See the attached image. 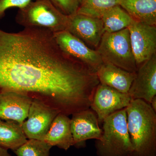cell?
Here are the masks:
<instances>
[{
    "instance_id": "obj_1",
    "label": "cell",
    "mask_w": 156,
    "mask_h": 156,
    "mask_svg": "<svg viewBox=\"0 0 156 156\" xmlns=\"http://www.w3.org/2000/svg\"><path fill=\"white\" fill-rule=\"evenodd\" d=\"M97 74L60 49L47 29H0V93L18 92L66 115L89 108Z\"/></svg>"
},
{
    "instance_id": "obj_2",
    "label": "cell",
    "mask_w": 156,
    "mask_h": 156,
    "mask_svg": "<svg viewBox=\"0 0 156 156\" xmlns=\"http://www.w3.org/2000/svg\"><path fill=\"white\" fill-rule=\"evenodd\" d=\"M131 156H156V112L142 99H131L126 108Z\"/></svg>"
},
{
    "instance_id": "obj_3",
    "label": "cell",
    "mask_w": 156,
    "mask_h": 156,
    "mask_svg": "<svg viewBox=\"0 0 156 156\" xmlns=\"http://www.w3.org/2000/svg\"><path fill=\"white\" fill-rule=\"evenodd\" d=\"M102 124V134L96 140L98 156H131L133 152L127 127L126 108L114 113Z\"/></svg>"
},
{
    "instance_id": "obj_4",
    "label": "cell",
    "mask_w": 156,
    "mask_h": 156,
    "mask_svg": "<svg viewBox=\"0 0 156 156\" xmlns=\"http://www.w3.org/2000/svg\"><path fill=\"white\" fill-rule=\"evenodd\" d=\"M15 21L24 28L41 27L55 33L66 30L68 16L58 11L49 0H34L18 10Z\"/></svg>"
},
{
    "instance_id": "obj_5",
    "label": "cell",
    "mask_w": 156,
    "mask_h": 156,
    "mask_svg": "<svg viewBox=\"0 0 156 156\" xmlns=\"http://www.w3.org/2000/svg\"><path fill=\"white\" fill-rule=\"evenodd\" d=\"M103 63L136 73L137 66L131 48L128 28L117 32H105L96 50Z\"/></svg>"
},
{
    "instance_id": "obj_6",
    "label": "cell",
    "mask_w": 156,
    "mask_h": 156,
    "mask_svg": "<svg viewBox=\"0 0 156 156\" xmlns=\"http://www.w3.org/2000/svg\"><path fill=\"white\" fill-rule=\"evenodd\" d=\"M53 34L58 46L65 53L89 69L97 72L103 62L96 50L89 48L68 31H61Z\"/></svg>"
},
{
    "instance_id": "obj_7",
    "label": "cell",
    "mask_w": 156,
    "mask_h": 156,
    "mask_svg": "<svg viewBox=\"0 0 156 156\" xmlns=\"http://www.w3.org/2000/svg\"><path fill=\"white\" fill-rule=\"evenodd\" d=\"M131 100L128 93L99 83L95 89L90 108L97 115L99 124H102L109 116L126 108Z\"/></svg>"
},
{
    "instance_id": "obj_8",
    "label": "cell",
    "mask_w": 156,
    "mask_h": 156,
    "mask_svg": "<svg viewBox=\"0 0 156 156\" xmlns=\"http://www.w3.org/2000/svg\"><path fill=\"white\" fill-rule=\"evenodd\" d=\"M128 28L132 52L138 67L156 54V26L133 20Z\"/></svg>"
},
{
    "instance_id": "obj_9",
    "label": "cell",
    "mask_w": 156,
    "mask_h": 156,
    "mask_svg": "<svg viewBox=\"0 0 156 156\" xmlns=\"http://www.w3.org/2000/svg\"><path fill=\"white\" fill-rule=\"evenodd\" d=\"M59 113L41 101L33 99L27 119L22 125L27 138L44 140L53 120Z\"/></svg>"
},
{
    "instance_id": "obj_10",
    "label": "cell",
    "mask_w": 156,
    "mask_h": 156,
    "mask_svg": "<svg viewBox=\"0 0 156 156\" xmlns=\"http://www.w3.org/2000/svg\"><path fill=\"white\" fill-rule=\"evenodd\" d=\"M66 30L95 50L105 32L101 18L78 13L68 16Z\"/></svg>"
},
{
    "instance_id": "obj_11",
    "label": "cell",
    "mask_w": 156,
    "mask_h": 156,
    "mask_svg": "<svg viewBox=\"0 0 156 156\" xmlns=\"http://www.w3.org/2000/svg\"><path fill=\"white\" fill-rule=\"evenodd\" d=\"M128 94L131 99H142L149 104L156 96V54L137 67Z\"/></svg>"
},
{
    "instance_id": "obj_12",
    "label": "cell",
    "mask_w": 156,
    "mask_h": 156,
    "mask_svg": "<svg viewBox=\"0 0 156 156\" xmlns=\"http://www.w3.org/2000/svg\"><path fill=\"white\" fill-rule=\"evenodd\" d=\"M99 124L97 115L90 108L73 114L70 126L73 146L82 147L88 140L100 139L102 129Z\"/></svg>"
},
{
    "instance_id": "obj_13",
    "label": "cell",
    "mask_w": 156,
    "mask_h": 156,
    "mask_svg": "<svg viewBox=\"0 0 156 156\" xmlns=\"http://www.w3.org/2000/svg\"><path fill=\"white\" fill-rule=\"evenodd\" d=\"M33 99L14 92L0 93V119L13 121L22 126L27 119Z\"/></svg>"
},
{
    "instance_id": "obj_14",
    "label": "cell",
    "mask_w": 156,
    "mask_h": 156,
    "mask_svg": "<svg viewBox=\"0 0 156 156\" xmlns=\"http://www.w3.org/2000/svg\"><path fill=\"white\" fill-rule=\"evenodd\" d=\"M96 74L100 83L125 93H128L136 75V73L106 63L102 64Z\"/></svg>"
},
{
    "instance_id": "obj_15",
    "label": "cell",
    "mask_w": 156,
    "mask_h": 156,
    "mask_svg": "<svg viewBox=\"0 0 156 156\" xmlns=\"http://www.w3.org/2000/svg\"><path fill=\"white\" fill-rule=\"evenodd\" d=\"M71 119L64 114H58L51 124L44 141L52 147L67 151L73 146Z\"/></svg>"
},
{
    "instance_id": "obj_16",
    "label": "cell",
    "mask_w": 156,
    "mask_h": 156,
    "mask_svg": "<svg viewBox=\"0 0 156 156\" xmlns=\"http://www.w3.org/2000/svg\"><path fill=\"white\" fill-rule=\"evenodd\" d=\"M119 5L135 21L156 26V0H120Z\"/></svg>"
},
{
    "instance_id": "obj_17",
    "label": "cell",
    "mask_w": 156,
    "mask_h": 156,
    "mask_svg": "<svg viewBox=\"0 0 156 156\" xmlns=\"http://www.w3.org/2000/svg\"><path fill=\"white\" fill-rule=\"evenodd\" d=\"M27 139L19 123L0 119V147L14 151L24 144Z\"/></svg>"
},
{
    "instance_id": "obj_18",
    "label": "cell",
    "mask_w": 156,
    "mask_h": 156,
    "mask_svg": "<svg viewBox=\"0 0 156 156\" xmlns=\"http://www.w3.org/2000/svg\"><path fill=\"white\" fill-rule=\"evenodd\" d=\"M105 32H117L128 28L133 20L132 17L120 5L105 11L101 17Z\"/></svg>"
},
{
    "instance_id": "obj_19",
    "label": "cell",
    "mask_w": 156,
    "mask_h": 156,
    "mask_svg": "<svg viewBox=\"0 0 156 156\" xmlns=\"http://www.w3.org/2000/svg\"><path fill=\"white\" fill-rule=\"evenodd\" d=\"M120 0H81L78 14L100 18L113 7L119 5Z\"/></svg>"
},
{
    "instance_id": "obj_20",
    "label": "cell",
    "mask_w": 156,
    "mask_h": 156,
    "mask_svg": "<svg viewBox=\"0 0 156 156\" xmlns=\"http://www.w3.org/2000/svg\"><path fill=\"white\" fill-rule=\"evenodd\" d=\"M52 147L44 140L28 139L14 151L17 156H50Z\"/></svg>"
},
{
    "instance_id": "obj_21",
    "label": "cell",
    "mask_w": 156,
    "mask_h": 156,
    "mask_svg": "<svg viewBox=\"0 0 156 156\" xmlns=\"http://www.w3.org/2000/svg\"><path fill=\"white\" fill-rule=\"evenodd\" d=\"M53 6L67 16L76 14L81 0H49Z\"/></svg>"
},
{
    "instance_id": "obj_22",
    "label": "cell",
    "mask_w": 156,
    "mask_h": 156,
    "mask_svg": "<svg viewBox=\"0 0 156 156\" xmlns=\"http://www.w3.org/2000/svg\"><path fill=\"white\" fill-rule=\"evenodd\" d=\"M34 0H0V20L5 15L6 11L12 8L22 9Z\"/></svg>"
},
{
    "instance_id": "obj_23",
    "label": "cell",
    "mask_w": 156,
    "mask_h": 156,
    "mask_svg": "<svg viewBox=\"0 0 156 156\" xmlns=\"http://www.w3.org/2000/svg\"><path fill=\"white\" fill-rule=\"evenodd\" d=\"M0 156H12L9 153L8 150L0 147Z\"/></svg>"
},
{
    "instance_id": "obj_24",
    "label": "cell",
    "mask_w": 156,
    "mask_h": 156,
    "mask_svg": "<svg viewBox=\"0 0 156 156\" xmlns=\"http://www.w3.org/2000/svg\"><path fill=\"white\" fill-rule=\"evenodd\" d=\"M150 105L151 107L156 112V96H155L153 98L151 101Z\"/></svg>"
}]
</instances>
